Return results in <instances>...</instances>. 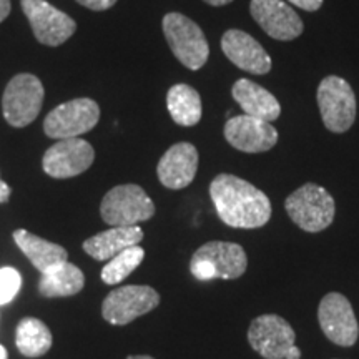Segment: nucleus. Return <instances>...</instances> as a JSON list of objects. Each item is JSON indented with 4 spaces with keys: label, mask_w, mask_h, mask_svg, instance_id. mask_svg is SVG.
<instances>
[{
    "label": "nucleus",
    "mask_w": 359,
    "mask_h": 359,
    "mask_svg": "<svg viewBox=\"0 0 359 359\" xmlns=\"http://www.w3.org/2000/svg\"><path fill=\"white\" fill-rule=\"evenodd\" d=\"M210 196L226 226L255 230L271 218V201L259 188L230 173H219L210 185Z\"/></svg>",
    "instance_id": "1"
},
{
    "label": "nucleus",
    "mask_w": 359,
    "mask_h": 359,
    "mask_svg": "<svg viewBox=\"0 0 359 359\" xmlns=\"http://www.w3.org/2000/svg\"><path fill=\"white\" fill-rule=\"evenodd\" d=\"M248 268L243 246L231 241H210L200 246L190 259L191 275L200 281L236 280Z\"/></svg>",
    "instance_id": "2"
},
{
    "label": "nucleus",
    "mask_w": 359,
    "mask_h": 359,
    "mask_svg": "<svg viewBox=\"0 0 359 359\" xmlns=\"http://www.w3.org/2000/svg\"><path fill=\"white\" fill-rule=\"evenodd\" d=\"M285 210L293 223L308 233L326 230L336 213L331 193L316 183H306L291 193L285 201Z\"/></svg>",
    "instance_id": "3"
},
{
    "label": "nucleus",
    "mask_w": 359,
    "mask_h": 359,
    "mask_svg": "<svg viewBox=\"0 0 359 359\" xmlns=\"http://www.w3.org/2000/svg\"><path fill=\"white\" fill-rule=\"evenodd\" d=\"M163 34L168 47L180 64L190 70H200L210 57V45L200 25L187 15L170 12L163 17Z\"/></svg>",
    "instance_id": "4"
},
{
    "label": "nucleus",
    "mask_w": 359,
    "mask_h": 359,
    "mask_svg": "<svg viewBox=\"0 0 359 359\" xmlns=\"http://www.w3.org/2000/svg\"><path fill=\"white\" fill-rule=\"evenodd\" d=\"M100 215L111 226H133L155 215V203L140 185H118L103 196Z\"/></svg>",
    "instance_id": "5"
},
{
    "label": "nucleus",
    "mask_w": 359,
    "mask_h": 359,
    "mask_svg": "<svg viewBox=\"0 0 359 359\" xmlns=\"http://www.w3.org/2000/svg\"><path fill=\"white\" fill-rule=\"evenodd\" d=\"M318 107L325 127L333 133H344L356 120V95L346 80L338 75L323 79L316 92Z\"/></svg>",
    "instance_id": "6"
},
{
    "label": "nucleus",
    "mask_w": 359,
    "mask_h": 359,
    "mask_svg": "<svg viewBox=\"0 0 359 359\" xmlns=\"http://www.w3.org/2000/svg\"><path fill=\"white\" fill-rule=\"evenodd\" d=\"M43 103V85L32 74H19L7 83L2 97L4 118L15 128H24L37 118Z\"/></svg>",
    "instance_id": "7"
},
{
    "label": "nucleus",
    "mask_w": 359,
    "mask_h": 359,
    "mask_svg": "<svg viewBox=\"0 0 359 359\" xmlns=\"http://www.w3.org/2000/svg\"><path fill=\"white\" fill-rule=\"evenodd\" d=\"M160 304L158 291L145 285L120 286L107 294L102 303L103 320L114 326H125L128 323L154 311Z\"/></svg>",
    "instance_id": "8"
},
{
    "label": "nucleus",
    "mask_w": 359,
    "mask_h": 359,
    "mask_svg": "<svg viewBox=\"0 0 359 359\" xmlns=\"http://www.w3.org/2000/svg\"><path fill=\"white\" fill-rule=\"evenodd\" d=\"M100 120V107L92 98H75L60 103L43 120V132L47 137L65 140L77 138L92 130Z\"/></svg>",
    "instance_id": "9"
},
{
    "label": "nucleus",
    "mask_w": 359,
    "mask_h": 359,
    "mask_svg": "<svg viewBox=\"0 0 359 359\" xmlns=\"http://www.w3.org/2000/svg\"><path fill=\"white\" fill-rule=\"evenodd\" d=\"M318 321L323 333L338 346H354L359 336L356 314L349 299L341 293H327L318 306Z\"/></svg>",
    "instance_id": "10"
},
{
    "label": "nucleus",
    "mask_w": 359,
    "mask_h": 359,
    "mask_svg": "<svg viewBox=\"0 0 359 359\" xmlns=\"http://www.w3.org/2000/svg\"><path fill=\"white\" fill-rule=\"evenodd\" d=\"M20 6L40 43L57 47L67 42L77 30V24L70 15L45 0H20Z\"/></svg>",
    "instance_id": "11"
},
{
    "label": "nucleus",
    "mask_w": 359,
    "mask_h": 359,
    "mask_svg": "<svg viewBox=\"0 0 359 359\" xmlns=\"http://www.w3.org/2000/svg\"><path fill=\"white\" fill-rule=\"evenodd\" d=\"M95 150L82 138H65L58 140L43 154L42 168L52 178L65 180L82 175L92 167Z\"/></svg>",
    "instance_id": "12"
},
{
    "label": "nucleus",
    "mask_w": 359,
    "mask_h": 359,
    "mask_svg": "<svg viewBox=\"0 0 359 359\" xmlns=\"http://www.w3.org/2000/svg\"><path fill=\"white\" fill-rule=\"evenodd\" d=\"M294 341V330L278 314H263L251 321L248 343L264 359H286Z\"/></svg>",
    "instance_id": "13"
},
{
    "label": "nucleus",
    "mask_w": 359,
    "mask_h": 359,
    "mask_svg": "<svg viewBox=\"0 0 359 359\" xmlns=\"http://www.w3.org/2000/svg\"><path fill=\"white\" fill-rule=\"evenodd\" d=\"M224 138L243 154H263L278 143V130L269 122L251 115L231 116L224 125Z\"/></svg>",
    "instance_id": "14"
},
{
    "label": "nucleus",
    "mask_w": 359,
    "mask_h": 359,
    "mask_svg": "<svg viewBox=\"0 0 359 359\" xmlns=\"http://www.w3.org/2000/svg\"><path fill=\"white\" fill-rule=\"evenodd\" d=\"M250 13L271 39L288 42L303 34L302 17L285 0H251Z\"/></svg>",
    "instance_id": "15"
},
{
    "label": "nucleus",
    "mask_w": 359,
    "mask_h": 359,
    "mask_svg": "<svg viewBox=\"0 0 359 359\" xmlns=\"http://www.w3.org/2000/svg\"><path fill=\"white\" fill-rule=\"evenodd\" d=\"M222 50L233 65L248 74L266 75L271 70V57L257 39L243 30H226L222 37Z\"/></svg>",
    "instance_id": "16"
},
{
    "label": "nucleus",
    "mask_w": 359,
    "mask_h": 359,
    "mask_svg": "<svg viewBox=\"0 0 359 359\" xmlns=\"http://www.w3.org/2000/svg\"><path fill=\"white\" fill-rule=\"evenodd\" d=\"M198 150L188 142L175 143L165 151L156 167L160 183L170 190H182L195 180L198 172Z\"/></svg>",
    "instance_id": "17"
},
{
    "label": "nucleus",
    "mask_w": 359,
    "mask_h": 359,
    "mask_svg": "<svg viewBox=\"0 0 359 359\" xmlns=\"http://www.w3.org/2000/svg\"><path fill=\"white\" fill-rule=\"evenodd\" d=\"M143 230L137 224L133 226H114L83 241V251L97 262H110L111 258L132 248L143 240Z\"/></svg>",
    "instance_id": "18"
},
{
    "label": "nucleus",
    "mask_w": 359,
    "mask_h": 359,
    "mask_svg": "<svg viewBox=\"0 0 359 359\" xmlns=\"http://www.w3.org/2000/svg\"><path fill=\"white\" fill-rule=\"evenodd\" d=\"M231 95L246 115L257 116V118H262L269 123L273 120L280 118V102L276 100V97L271 92H268L266 88L253 82V80H236L231 88Z\"/></svg>",
    "instance_id": "19"
},
{
    "label": "nucleus",
    "mask_w": 359,
    "mask_h": 359,
    "mask_svg": "<svg viewBox=\"0 0 359 359\" xmlns=\"http://www.w3.org/2000/svg\"><path fill=\"white\" fill-rule=\"evenodd\" d=\"M13 241H15V245L19 246L22 253L29 258V262L42 275L64 264L67 258H69V251L64 246L43 240V238L37 235H32V233L24 230V228L13 231Z\"/></svg>",
    "instance_id": "20"
},
{
    "label": "nucleus",
    "mask_w": 359,
    "mask_h": 359,
    "mask_svg": "<svg viewBox=\"0 0 359 359\" xmlns=\"http://www.w3.org/2000/svg\"><path fill=\"white\" fill-rule=\"evenodd\" d=\"M85 286L83 271L74 263L65 262L52 271L42 275L39 281V293L45 298H67L80 293Z\"/></svg>",
    "instance_id": "21"
},
{
    "label": "nucleus",
    "mask_w": 359,
    "mask_h": 359,
    "mask_svg": "<svg viewBox=\"0 0 359 359\" xmlns=\"http://www.w3.org/2000/svg\"><path fill=\"white\" fill-rule=\"evenodd\" d=\"M52 331L37 318H24L15 327V346L25 358H40L50 351Z\"/></svg>",
    "instance_id": "22"
},
{
    "label": "nucleus",
    "mask_w": 359,
    "mask_h": 359,
    "mask_svg": "<svg viewBox=\"0 0 359 359\" xmlns=\"http://www.w3.org/2000/svg\"><path fill=\"white\" fill-rule=\"evenodd\" d=\"M167 107L173 122L182 127H195L201 120V97L187 83H177L168 90Z\"/></svg>",
    "instance_id": "23"
},
{
    "label": "nucleus",
    "mask_w": 359,
    "mask_h": 359,
    "mask_svg": "<svg viewBox=\"0 0 359 359\" xmlns=\"http://www.w3.org/2000/svg\"><path fill=\"white\" fill-rule=\"evenodd\" d=\"M143 258H145V250L142 246L135 245L132 248L123 250L103 266L102 281L105 285H118L140 266Z\"/></svg>",
    "instance_id": "24"
},
{
    "label": "nucleus",
    "mask_w": 359,
    "mask_h": 359,
    "mask_svg": "<svg viewBox=\"0 0 359 359\" xmlns=\"http://www.w3.org/2000/svg\"><path fill=\"white\" fill-rule=\"evenodd\" d=\"M20 273L13 268L0 269V306L11 303L20 291Z\"/></svg>",
    "instance_id": "25"
},
{
    "label": "nucleus",
    "mask_w": 359,
    "mask_h": 359,
    "mask_svg": "<svg viewBox=\"0 0 359 359\" xmlns=\"http://www.w3.org/2000/svg\"><path fill=\"white\" fill-rule=\"evenodd\" d=\"M80 6L90 8V11H107V8L114 7L116 0H77Z\"/></svg>",
    "instance_id": "26"
},
{
    "label": "nucleus",
    "mask_w": 359,
    "mask_h": 359,
    "mask_svg": "<svg viewBox=\"0 0 359 359\" xmlns=\"http://www.w3.org/2000/svg\"><path fill=\"white\" fill-rule=\"evenodd\" d=\"M288 2L306 12H316L323 6V0H288Z\"/></svg>",
    "instance_id": "27"
},
{
    "label": "nucleus",
    "mask_w": 359,
    "mask_h": 359,
    "mask_svg": "<svg viewBox=\"0 0 359 359\" xmlns=\"http://www.w3.org/2000/svg\"><path fill=\"white\" fill-rule=\"evenodd\" d=\"M12 195V188L7 185L6 182H2V178H0V203H6V201L11 198Z\"/></svg>",
    "instance_id": "28"
},
{
    "label": "nucleus",
    "mask_w": 359,
    "mask_h": 359,
    "mask_svg": "<svg viewBox=\"0 0 359 359\" xmlns=\"http://www.w3.org/2000/svg\"><path fill=\"white\" fill-rule=\"evenodd\" d=\"M11 13V0H0V22H4Z\"/></svg>",
    "instance_id": "29"
},
{
    "label": "nucleus",
    "mask_w": 359,
    "mask_h": 359,
    "mask_svg": "<svg viewBox=\"0 0 359 359\" xmlns=\"http://www.w3.org/2000/svg\"><path fill=\"white\" fill-rule=\"evenodd\" d=\"M203 2L212 7H223V6H228V4H231L233 0H203Z\"/></svg>",
    "instance_id": "30"
},
{
    "label": "nucleus",
    "mask_w": 359,
    "mask_h": 359,
    "mask_svg": "<svg viewBox=\"0 0 359 359\" xmlns=\"http://www.w3.org/2000/svg\"><path fill=\"white\" fill-rule=\"evenodd\" d=\"M299 358H302V351H299V349L296 346L291 348L288 354H286V359H299Z\"/></svg>",
    "instance_id": "31"
},
{
    "label": "nucleus",
    "mask_w": 359,
    "mask_h": 359,
    "mask_svg": "<svg viewBox=\"0 0 359 359\" xmlns=\"http://www.w3.org/2000/svg\"><path fill=\"white\" fill-rule=\"evenodd\" d=\"M127 359H155V358L147 356V354H135V356H128Z\"/></svg>",
    "instance_id": "32"
},
{
    "label": "nucleus",
    "mask_w": 359,
    "mask_h": 359,
    "mask_svg": "<svg viewBox=\"0 0 359 359\" xmlns=\"http://www.w3.org/2000/svg\"><path fill=\"white\" fill-rule=\"evenodd\" d=\"M0 359H7V349L0 344Z\"/></svg>",
    "instance_id": "33"
}]
</instances>
